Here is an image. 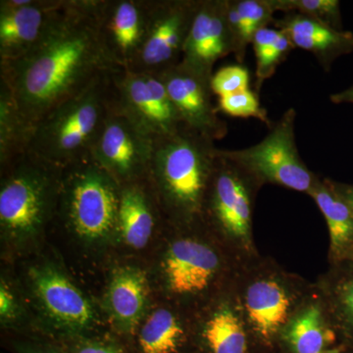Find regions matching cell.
I'll return each mask as SVG.
<instances>
[{"label": "cell", "mask_w": 353, "mask_h": 353, "mask_svg": "<svg viewBox=\"0 0 353 353\" xmlns=\"http://www.w3.org/2000/svg\"><path fill=\"white\" fill-rule=\"evenodd\" d=\"M228 0H201L183 46L180 63L212 78L221 58L234 53V41L227 19Z\"/></svg>", "instance_id": "5bb4252c"}, {"label": "cell", "mask_w": 353, "mask_h": 353, "mask_svg": "<svg viewBox=\"0 0 353 353\" xmlns=\"http://www.w3.org/2000/svg\"><path fill=\"white\" fill-rule=\"evenodd\" d=\"M158 76L185 126L213 141L225 138L228 127L213 105L211 79L192 71L180 62Z\"/></svg>", "instance_id": "4fadbf2b"}, {"label": "cell", "mask_w": 353, "mask_h": 353, "mask_svg": "<svg viewBox=\"0 0 353 353\" xmlns=\"http://www.w3.org/2000/svg\"><path fill=\"white\" fill-rule=\"evenodd\" d=\"M276 29L285 32L294 48L314 55L318 63L329 72L334 62L353 52V32L338 31L299 13H288L274 20Z\"/></svg>", "instance_id": "e0dca14e"}, {"label": "cell", "mask_w": 353, "mask_h": 353, "mask_svg": "<svg viewBox=\"0 0 353 353\" xmlns=\"http://www.w3.org/2000/svg\"><path fill=\"white\" fill-rule=\"evenodd\" d=\"M246 46L252 43L255 32L274 22L276 13L272 0H236Z\"/></svg>", "instance_id": "83f0119b"}, {"label": "cell", "mask_w": 353, "mask_h": 353, "mask_svg": "<svg viewBox=\"0 0 353 353\" xmlns=\"http://www.w3.org/2000/svg\"><path fill=\"white\" fill-rule=\"evenodd\" d=\"M334 303L336 321L345 336L353 343V269L336 283Z\"/></svg>", "instance_id": "f546056e"}, {"label": "cell", "mask_w": 353, "mask_h": 353, "mask_svg": "<svg viewBox=\"0 0 353 353\" xmlns=\"http://www.w3.org/2000/svg\"><path fill=\"white\" fill-rule=\"evenodd\" d=\"M65 353H127L124 348L110 341L79 339L61 348Z\"/></svg>", "instance_id": "1f68e13d"}, {"label": "cell", "mask_w": 353, "mask_h": 353, "mask_svg": "<svg viewBox=\"0 0 353 353\" xmlns=\"http://www.w3.org/2000/svg\"><path fill=\"white\" fill-rule=\"evenodd\" d=\"M183 336L185 331L175 315L168 309H157L137 334V352L180 353Z\"/></svg>", "instance_id": "7402d4cb"}, {"label": "cell", "mask_w": 353, "mask_h": 353, "mask_svg": "<svg viewBox=\"0 0 353 353\" xmlns=\"http://www.w3.org/2000/svg\"><path fill=\"white\" fill-rule=\"evenodd\" d=\"M163 267L169 289L174 294H196L205 290L214 278L219 259L209 246L183 239L170 246Z\"/></svg>", "instance_id": "2e32d148"}, {"label": "cell", "mask_w": 353, "mask_h": 353, "mask_svg": "<svg viewBox=\"0 0 353 353\" xmlns=\"http://www.w3.org/2000/svg\"><path fill=\"white\" fill-rule=\"evenodd\" d=\"M97 3L99 0H66L43 41L24 57L0 66V83L8 88L30 131L97 79L120 69L99 39Z\"/></svg>", "instance_id": "6da1fadb"}, {"label": "cell", "mask_w": 353, "mask_h": 353, "mask_svg": "<svg viewBox=\"0 0 353 353\" xmlns=\"http://www.w3.org/2000/svg\"><path fill=\"white\" fill-rule=\"evenodd\" d=\"M328 225L332 250L338 259L353 261V213L328 182L317 180L309 192Z\"/></svg>", "instance_id": "44dd1931"}, {"label": "cell", "mask_w": 353, "mask_h": 353, "mask_svg": "<svg viewBox=\"0 0 353 353\" xmlns=\"http://www.w3.org/2000/svg\"><path fill=\"white\" fill-rule=\"evenodd\" d=\"M30 128L21 118L8 88L0 83V162L1 166L26 153Z\"/></svg>", "instance_id": "d4e9b609"}, {"label": "cell", "mask_w": 353, "mask_h": 353, "mask_svg": "<svg viewBox=\"0 0 353 353\" xmlns=\"http://www.w3.org/2000/svg\"><path fill=\"white\" fill-rule=\"evenodd\" d=\"M217 152L215 141L183 125L172 136L154 141L148 179L172 210L196 215L205 205Z\"/></svg>", "instance_id": "3957f363"}, {"label": "cell", "mask_w": 353, "mask_h": 353, "mask_svg": "<svg viewBox=\"0 0 353 353\" xmlns=\"http://www.w3.org/2000/svg\"><path fill=\"white\" fill-rule=\"evenodd\" d=\"M256 183L248 171L218 148L205 205L213 219L234 238L246 240L250 233L252 185Z\"/></svg>", "instance_id": "30bf717a"}, {"label": "cell", "mask_w": 353, "mask_h": 353, "mask_svg": "<svg viewBox=\"0 0 353 353\" xmlns=\"http://www.w3.org/2000/svg\"><path fill=\"white\" fill-rule=\"evenodd\" d=\"M66 0L0 1V66L38 46L63 10Z\"/></svg>", "instance_id": "8fae6325"}, {"label": "cell", "mask_w": 353, "mask_h": 353, "mask_svg": "<svg viewBox=\"0 0 353 353\" xmlns=\"http://www.w3.org/2000/svg\"><path fill=\"white\" fill-rule=\"evenodd\" d=\"M201 0H148L145 41L132 71L158 74L182 59Z\"/></svg>", "instance_id": "ba28073f"}, {"label": "cell", "mask_w": 353, "mask_h": 353, "mask_svg": "<svg viewBox=\"0 0 353 353\" xmlns=\"http://www.w3.org/2000/svg\"><path fill=\"white\" fill-rule=\"evenodd\" d=\"M121 185L92 155L62 172L60 201L66 222L85 240L108 238L118 228Z\"/></svg>", "instance_id": "5b68a950"}, {"label": "cell", "mask_w": 353, "mask_h": 353, "mask_svg": "<svg viewBox=\"0 0 353 353\" xmlns=\"http://www.w3.org/2000/svg\"><path fill=\"white\" fill-rule=\"evenodd\" d=\"M15 301L12 292L9 290L8 287L3 282L1 283L0 289V314L3 320H9L15 314Z\"/></svg>", "instance_id": "d6a6232c"}, {"label": "cell", "mask_w": 353, "mask_h": 353, "mask_svg": "<svg viewBox=\"0 0 353 353\" xmlns=\"http://www.w3.org/2000/svg\"><path fill=\"white\" fill-rule=\"evenodd\" d=\"M111 80L113 108L153 141L172 136L185 125L157 74L117 69Z\"/></svg>", "instance_id": "52a82bcc"}, {"label": "cell", "mask_w": 353, "mask_h": 353, "mask_svg": "<svg viewBox=\"0 0 353 353\" xmlns=\"http://www.w3.org/2000/svg\"><path fill=\"white\" fill-rule=\"evenodd\" d=\"M290 307L287 292L275 281H257L246 292L245 308L248 318L257 333L265 339L271 338L285 326Z\"/></svg>", "instance_id": "ffe728a7"}, {"label": "cell", "mask_w": 353, "mask_h": 353, "mask_svg": "<svg viewBox=\"0 0 353 353\" xmlns=\"http://www.w3.org/2000/svg\"><path fill=\"white\" fill-rule=\"evenodd\" d=\"M285 339L294 353H323L334 343V334L327 328L321 310L313 305L290 323Z\"/></svg>", "instance_id": "603a6c76"}, {"label": "cell", "mask_w": 353, "mask_h": 353, "mask_svg": "<svg viewBox=\"0 0 353 353\" xmlns=\"http://www.w3.org/2000/svg\"><path fill=\"white\" fill-rule=\"evenodd\" d=\"M276 12L299 13L338 31H343L338 0H272Z\"/></svg>", "instance_id": "4316f807"}, {"label": "cell", "mask_w": 353, "mask_h": 353, "mask_svg": "<svg viewBox=\"0 0 353 353\" xmlns=\"http://www.w3.org/2000/svg\"><path fill=\"white\" fill-rule=\"evenodd\" d=\"M218 105L220 111L231 117L255 118L268 127L273 126L268 113L260 105L256 94L250 90L219 97Z\"/></svg>", "instance_id": "f1b7e54d"}, {"label": "cell", "mask_w": 353, "mask_h": 353, "mask_svg": "<svg viewBox=\"0 0 353 353\" xmlns=\"http://www.w3.org/2000/svg\"><path fill=\"white\" fill-rule=\"evenodd\" d=\"M330 99L333 103H352L353 104V85L352 87L343 90V92H336V94H332Z\"/></svg>", "instance_id": "d590c367"}, {"label": "cell", "mask_w": 353, "mask_h": 353, "mask_svg": "<svg viewBox=\"0 0 353 353\" xmlns=\"http://www.w3.org/2000/svg\"><path fill=\"white\" fill-rule=\"evenodd\" d=\"M296 111L288 109L257 145L223 152L259 183H272L292 190L309 192L317 179L304 164L296 141Z\"/></svg>", "instance_id": "8992f818"}, {"label": "cell", "mask_w": 353, "mask_h": 353, "mask_svg": "<svg viewBox=\"0 0 353 353\" xmlns=\"http://www.w3.org/2000/svg\"><path fill=\"white\" fill-rule=\"evenodd\" d=\"M336 194L347 204L353 213V185L328 182Z\"/></svg>", "instance_id": "e575fe53"}, {"label": "cell", "mask_w": 353, "mask_h": 353, "mask_svg": "<svg viewBox=\"0 0 353 353\" xmlns=\"http://www.w3.org/2000/svg\"><path fill=\"white\" fill-rule=\"evenodd\" d=\"M154 141L113 108L92 148L95 162L120 185L148 179Z\"/></svg>", "instance_id": "9c48e42d"}, {"label": "cell", "mask_w": 353, "mask_h": 353, "mask_svg": "<svg viewBox=\"0 0 353 353\" xmlns=\"http://www.w3.org/2000/svg\"><path fill=\"white\" fill-rule=\"evenodd\" d=\"M3 166L8 172L0 189L2 229L20 238L38 233L57 203L63 169L27 152Z\"/></svg>", "instance_id": "277c9868"}, {"label": "cell", "mask_w": 353, "mask_h": 353, "mask_svg": "<svg viewBox=\"0 0 353 353\" xmlns=\"http://www.w3.org/2000/svg\"><path fill=\"white\" fill-rule=\"evenodd\" d=\"M143 180L121 185L118 228L128 245L141 250L155 227V210Z\"/></svg>", "instance_id": "ac0fdd59"}, {"label": "cell", "mask_w": 353, "mask_h": 353, "mask_svg": "<svg viewBox=\"0 0 353 353\" xmlns=\"http://www.w3.org/2000/svg\"><path fill=\"white\" fill-rule=\"evenodd\" d=\"M15 350L17 353H65L61 348L36 343H17L15 345Z\"/></svg>", "instance_id": "836d02e7"}, {"label": "cell", "mask_w": 353, "mask_h": 353, "mask_svg": "<svg viewBox=\"0 0 353 353\" xmlns=\"http://www.w3.org/2000/svg\"><path fill=\"white\" fill-rule=\"evenodd\" d=\"M250 73L241 65L218 70L211 78V90L219 97L250 90Z\"/></svg>", "instance_id": "4dcf8cb0"}, {"label": "cell", "mask_w": 353, "mask_h": 353, "mask_svg": "<svg viewBox=\"0 0 353 353\" xmlns=\"http://www.w3.org/2000/svg\"><path fill=\"white\" fill-rule=\"evenodd\" d=\"M114 71L97 79L82 94L64 102L34 125L26 152L60 169L92 155L95 141L112 111Z\"/></svg>", "instance_id": "7a4b0ae2"}, {"label": "cell", "mask_w": 353, "mask_h": 353, "mask_svg": "<svg viewBox=\"0 0 353 353\" xmlns=\"http://www.w3.org/2000/svg\"><path fill=\"white\" fill-rule=\"evenodd\" d=\"M345 345H339V347L329 348L326 352L323 353H343L345 352Z\"/></svg>", "instance_id": "8d00e7d4"}, {"label": "cell", "mask_w": 353, "mask_h": 353, "mask_svg": "<svg viewBox=\"0 0 353 353\" xmlns=\"http://www.w3.org/2000/svg\"><path fill=\"white\" fill-rule=\"evenodd\" d=\"M148 0H99L95 18L102 46L116 67L131 69L145 41Z\"/></svg>", "instance_id": "7c38bea8"}, {"label": "cell", "mask_w": 353, "mask_h": 353, "mask_svg": "<svg viewBox=\"0 0 353 353\" xmlns=\"http://www.w3.org/2000/svg\"><path fill=\"white\" fill-rule=\"evenodd\" d=\"M31 281L39 301L58 326L75 334L92 327V306L63 274L52 267H39L31 271Z\"/></svg>", "instance_id": "9a60e30c"}, {"label": "cell", "mask_w": 353, "mask_h": 353, "mask_svg": "<svg viewBox=\"0 0 353 353\" xmlns=\"http://www.w3.org/2000/svg\"><path fill=\"white\" fill-rule=\"evenodd\" d=\"M148 279L143 271L124 268L116 272L109 285L108 303L121 331L134 334L148 299Z\"/></svg>", "instance_id": "d6986e66"}, {"label": "cell", "mask_w": 353, "mask_h": 353, "mask_svg": "<svg viewBox=\"0 0 353 353\" xmlns=\"http://www.w3.org/2000/svg\"><path fill=\"white\" fill-rule=\"evenodd\" d=\"M209 353H246L248 343L243 323L229 307L216 311L202 333Z\"/></svg>", "instance_id": "cb8c5ba5"}, {"label": "cell", "mask_w": 353, "mask_h": 353, "mask_svg": "<svg viewBox=\"0 0 353 353\" xmlns=\"http://www.w3.org/2000/svg\"><path fill=\"white\" fill-rule=\"evenodd\" d=\"M252 44L256 60V90L259 92L264 81L275 74L279 65L296 48L285 32L269 27L262 28L255 32Z\"/></svg>", "instance_id": "484cf974"}]
</instances>
